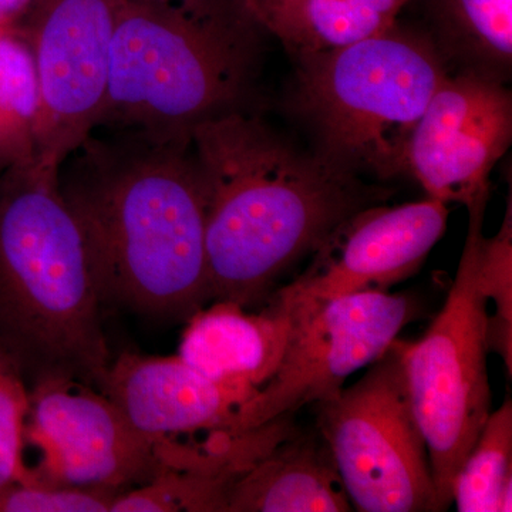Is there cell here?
I'll return each instance as SVG.
<instances>
[{"instance_id":"cell-1","label":"cell","mask_w":512,"mask_h":512,"mask_svg":"<svg viewBox=\"0 0 512 512\" xmlns=\"http://www.w3.org/2000/svg\"><path fill=\"white\" fill-rule=\"evenodd\" d=\"M191 150L207 194L208 302L244 308L312 256L356 212L386 195L282 137L254 110L195 127Z\"/></svg>"},{"instance_id":"cell-2","label":"cell","mask_w":512,"mask_h":512,"mask_svg":"<svg viewBox=\"0 0 512 512\" xmlns=\"http://www.w3.org/2000/svg\"><path fill=\"white\" fill-rule=\"evenodd\" d=\"M138 140L128 151L90 150L60 184L86 235L103 305L187 320L208 303L207 194L191 138Z\"/></svg>"},{"instance_id":"cell-3","label":"cell","mask_w":512,"mask_h":512,"mask_svg":"<svg viewBox=\"0 0 512 512\" xmlns=\"http://www.w3.org/2000/svg\"><path fill=\"white\" fill-rule=\"evenodd\" d=\"M86 235L60 170L39 163L0 175V342L35 380L100 389L111 363Z\"/></svg>"},{"instance_id":"cell-4","label":"cell","mask_w":512,"mask_h":512,"mask_svg":"<svg viewBox=\"0 0 512 512\" xmlns=\"http://www.w3.org/2000/svg\"><path fill=\"white\" fill-rule=\"evenodd\" d=\"M264 26L241 0H127L100 126L156 140L252 109Z\"/></svg>"},{"instance_id":"cell-5","label":"cell","mask_w":512,"mask_h":512,"mask_svg":"<svg viewBox=\"0 0 512 512\" xmlns=\"http://www.w3.org/2000/svg\"><path fill=\"white\" fill-rule=\"evenodd\" d=\"M296 59L292 107L330 164L386 181L406 174L407 150L450 72L427 32L402 26Z\"/></svg>"},{"instance_id":"cell-6","label":"cell","mask_w":512,"mask_h":512,"mask_svg":"<svg viewBox=\"0 0 512 512\" xmlns=\"http://www.w3.org/2000/svg\"><path fill=\"white\" fill-rule=\"evenodd\" d=\"M490 194L468 205L466 244L443 308L423 338L402 340L416 419L429 448L441 507L451 504L458 468L491 413L487 372L488 299L480 279V239Z\"/></svg>"},{"instance_id":"cell-7","label":"cell","mask_w":512,"mask_h":512,"mask_svg":"<svg viewBox=\"0 0 512 512\" xmlns=\"http://www.w3.org/2000/svg\"><path fill=\"white\" fill-rule=\"evenodd\" d=\"M318 430L350 504L362 512H437L426 439L397 338L359 382L318 404Z\"/></svg>"},{"instance_id":"cell-8","label":"cell","mask_w":512,"mask_h":512,"mask_svg":"<svg viewBox=\"0 0 512 512\" xmlns=\"http://www.w3.org/2000/svg\"><path fill=\"white\" fill-rule=\"evenodd\" d=\"M285 311L291 333L281 363L235 414L229 436L332 399L353 373L389 350L413 319L414 305L406 295L363 292Z\"/></svg>"},{"instance_id":"cell-9","label":"cell","mask_w":512,"mask_h":512,"mask_svg":"<svg viewBox=\"0 0 512 512\" xmlns=\"http://www.w3.org/2000/svg\"><path fill=\"white\" fill-rule=\"evenodd\" d=\"M127 0H33L18 23L35 57L42 121L36 163L60 170L100 126L111 45Z\"/></svg>"},{"instance_id":"cell-10","label":"cell","mask_w":512,"mask_h":512,"mask_svg":"<svg viewBox=\"0 0 512 512\" xmlns=\"http://www.w3.org/2000/svg\"><path fill=\"white\" fill-rule=\"evenodd\" d=\"M35 382L25 440L42 457L23 481L119 495L165 467L167 439L134 429L100 390L53 377Z\"/></svg>"},{"instance_id":"cell-11","label":"cell","mask_w":512,"mask_h":512,"mask_svg":"<svg viewBox=\"0 0 512 512\" xmlns=\"http://www.w3.org/2000/svg\"><path fill=\"white\" fill-rule=\"evenodd\" d=\"M512 141L507 83L450 70L414 128L406 174L427 197L468 207L490 194V174Z\"/></svg>"},{"instance_id":"cell-12","label":"cell","mask_w":512,"mask_h":512,"mask_svg":"<svg viewBox=\"0 0 512 512\" xmlns=\"http://www.w3.org/2000/svg\"><path fill=\"white\" fill-rule=\"evenodd\" d=\"M448 205L427 197L356 212L323 241L295 281L272 293L282 308H309L363 292H387L419 271L446 232Z\"/></svg>"},{"instance_id":"cell-13","label":"cell","mask_w":512,"mask_h":512,"mask_svg":"<svg viewBox=\"0 0 512 512\" xmlns=\"http://www.w3.org/2000/svg\"><path fill=\"white\" fill-rule=\"evenodd\" d=\"M100 392L134 429L151 439L180 434L225 433L258 389L210 379L180 356L123 353L111 360Z\"/></svg>"},{"instance_id":"cell-14","label":"cell","mask_w":512,"mask_h":512,"mask_svg":"<svg viewBox=\"0 0 512 512\" xmlns=\"http://www.w3.org/2000/svg\"><path fill=\"white\" fill-rule=\"evenodd\" d=\"M291 333V316L268 301L264 311L215 301L187 319L178 356L218 382L264 386L278 369Z\"/></svg>"},{"instance_id":"cell-15","label":"cell","mask_w":512,"mask_h":512,"mask_svg":"<svg viewBox=\"0 0 512 512\" xmlns=\"http://www.w3.org/2000/svg\"><path fill=\"white\" fill-rule=\"evenodd\" d=\"M325 440L292 427L232 480L224 512L352 511Z\"/></svg>"},{"instance_id":"cell-16","label":"cell","mask_w":512,"mask_h":512,"mask_svg":"<svg viewBox=\"0 0 512 512\" xmlns=\"http://www.w3.org/2000/svg\"><path fill=\"white\" fill-rule=\"evenodd\" d=\"M429 36L448 69L508 83L512 72V0H424Z\"/></svg>"},{"instance_id":"cell-17","label":"cell","mask_w":512,"mask_h":512,"mask_svg":"<svg viewBox=\"0 0 512 512\" xmlns=\"http://www.w3.org/2000/svg\"><path fill=\"white\" fill-rule=\"evenodd\" d=\"M412 0H278L261 20L293 56L352 45L393 28Z\"/></svg>"},{"instance_id":"cell-18","label":"cell","mask_w":512,"mask_h":512,"mask_svg":"<svg viewBox=\"0 0 512 512\" xmlns=\"http://www.w3.org/2000/svg\"><path fill=\"white\" fill-rule=\"evenodd\" d=\"M42 90L35 57L18 25L0 26V164L36 163Z\"/></svg>"},{"instance_id":"cell-19","label":"cell","mask_w":512,"mask_h":512,"mask_svg":"<svg viewBox=\"0 0 512 512\" xmlns=\"http://www.w3.org/2000/svg\"><path fill=\"white\" fill-rule=\"evenodd\" d=\"M512 490V404L491 412L458 468L451 498L458 512H510Z\"/></svg>"},{"instance_id":"cell-20","label":"cell","mask_w":512,"mask_h":512,"mask_svg":"<svg viewBox=\"0 0 512 512\" xmlns=\"http://www.w3.org/2000/svg\"><path fill=\"white\" fill-rule=\"evenodd\" d=\"M511 198L503 225L494 237L481 235V285L488 299V308L494 303L493 315L488 316V352H497L511 375L512 369V210Z\"/></svg>"},{"instance_id":"cell-21","label":"cell","mask_w":512,"mask_h":512,"mask_svg":"<svg viewBox=\"0 0 512 512\" xmlns=\"http://www.w3.org/2000/svg\"><path fill=\"white\" fill-rule=\"evenodd\" d=\"M29 410L23 367L0 342V491L28 477L23 453Z\"/></svg>"},{"instance_id":"cell-22","label":"cell","mask_w":512,"mask_h":512,"mask_svg":"<svg viewBox=\"0 0 512 512\" xmlns=\"http://www.w3.org/2000/svg\"><path fill=\"white\" fill-rule=\"evenodd\" d=\"M109 491L19 481L0 491V512H110Z\"/></svg>"},{"instance_id":"cell-23","label":"cell","mask_w":512,"mask_h":512,"mask_svg":"<svg viewBox=\"0 0 512 512\" xmlns=\"http://www.w3.org/2000/svg\"><path fill=\"white\" fill-rule=\"evenodd\" d=\"M33 0H0V26L18 25Z\"/></svg>"},{"instance_id":"cell-24","label":"cell","mask_w":512,"mask_h":512,"mask_svg":"<svg viewBox=\"0 0 512 512\" xmlns=\"http://www.w3.org/2000/svg\"><path fill=\"white\" fill-rule=\"evenodd\" d=\"M245 8L255 16V19L261 23L262 18L269 12V9L275 5L278 0H241Z\"/></svg>"}]
</instances>
